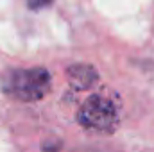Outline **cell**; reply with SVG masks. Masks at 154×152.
<instances>
[{"mask_svg": "<svg viewBox=\"0 0 154 152\" xmlns=\"http://www.w3.org/2000/svg\"><path fill=\"white\" fill-rule=\"evenodd\" d=\"M120 118V102L115 95L95 93L77 111V122L93 132H111Z\"/></svg>", "mask_w": 154, "mask_h": 152, "instance_id": "cell-1", "label": "cell"}, {"mask_svg": "<svg viewBox=\"0 0 154 152\" xmlns=\"http://www.w3.org/2000/svg\"><path fill=\"white\" fill-rule=\"evenodd\" d=\"M4 91L22 102L39 100L50 88V74L43 66L13 70L4 77Z\"/></svg>", "mask_w": 154, "mask_h": 152, "instance_id": "cell-2", "label": "cell"}, {"mask_svg": "<svg viewBox=\"0 0 154 152\" xmlns=\"http://www.w3.org/2000/svg\"><path fill=\"white\" fill-rule=\"evenodd\" d=\"M68 81L70 84L77 90H88L90 86H93L99 79L97 70L91 65H74L68 68Z\"/></svg>", "mask_w": 154, "mask_h": 152, "instance_id": "cell-3", "label": "cell"}, {"mask_svg": "<svg viewBox=\"0 0 154 152\" xmlns=\"http://www.w3.org/2000/svg\"><path fill=\"white\" fill-rule=\"evenodd\" d=\"M54 0H27V4H29V7L31 9H41V7H47V5H50Z\"/></svg>", "mask_w": 154, "mask_h": 152, "instance_id": "cell-4", "label": "cell"}]
</instances>
